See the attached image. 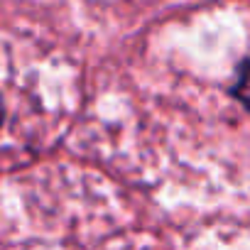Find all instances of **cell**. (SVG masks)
Returning <instances> with one entry per match:
<instances>
[{
  "instance_id": "1",
  "label": "cell",
  "mask_w": 250,
  "mask_h": 250,
  "mask_svg": "<svg viewBox=\"0 0 250 250\" xmlns=\"http://www.w3.org/2000/svg\"><path fill=\"white\" fill-rule=\"evenodd\" d=\"M235 96L250 108V62L240 66L238 74V83H235Z\"/></svg>"
}]
</instances>
